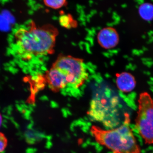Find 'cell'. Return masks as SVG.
Returning a JSON list of instances; mask_svg holds the SVG:
<instances>
[{
	"label": "cell",
	"instance_id": "obj_1",
	"mask_svg": "<svg viewBox=\"0 0 153 153\" xmlns=\"http://www.w3.org/2000/svg\"><path fill=\"white\" fill-rule=\"evenodd\" d=\"M57 28L51 25L37 27L34 22L19 28L14 35V47L18 57L29 60L34 57L52 55L55 52Z\"/></svg>",
	"mask_w": 153,
	"mask_h": 153
},
{
	"label": "cell",
	"instance_id": "obj_2",
	"mask_svg": "<svg viewBox=\"0 0 153 153\" xmlns=\"http://www.w3.org/2000/svg\"><path fill=\"white\" fill-rule=\"evenodd\" d=\"M129 120L108 130L93 126L91 132L96 141L113 153H141L140 148L129 126Z\"/></svg>",
	"mask_w": 153,
	"mask_h": 153
},
{
	"label": "cell",
	"instance_id": "obj_3",
	"mask_svg": "<svg viewBox=\"0 0 153 153\" xmlns=\"http://www.w3.org/2000/svg\"><path fill=\"white\" fill-rule=\"evenodd\" d=\"M122 105L116 96L96 95L91 102L88 114L90 119L105 127L115 128L129 120L128 115H123Z\"/></svg>",
	"mask_w": 153,
	"mask_h": 153
},
{
	"label": "cell",
	"instance_id": "obj_4",
	"mask_svg": "<svg viewBox=\"0 0 153 153\" xmlns=\"http://www.w3.org/2000/svg\"><path fill=\"white\" fill-rule=\"evenodd\" d=\"M63 74L68 84L74 88L82 86L88 74L82 59L70 55H60L52 64Z\"/></svg>",
	"mask_w": 153,
	"mask_h": 153
},
{
	"label": "cell",
	"instance_id": "obj_5",
	"mask_svg": "<svg viewBox=\"0 0 153 153\" xmlns=\"http://www.w3.org/2000/svg\"><path fill=\"white\" fill-rule=\"evenodd\" d=\"M135 126L145 143L153 144V99L147 92L140 94L138 100Z\"/></svg>",
	"mask_w": 153,
	"mask_h": 153
},
{
	"label": "cell",
	"instance_id": "obj_6",
	"mask_svg": "<svg viewBox=\"0 0 153 153\" xmlns=\"http://www.w3.org/2000/svg\"><path fill=\"white\" fill-rule=\"evenodd\" d=\"M98 44L102 48L110 49L116 47L119 43L118 33L112 27H106L102 29L97 34Z\"/></svg>",
	"mask_w": 153,
	"mask_h": 153
},
{
	"label": "cell",
	"instance_id": "obj_7",
	"mask_svg": "<svg viewBox=\"0 0 153 153\" xmlns=\"http://www.w3.org/2000/svg\"><path fill=\"white\" fill-rule=\"evenodd\" d=\"M45 78L49 88L54 92H58L68 84L60 70L53 66L46 72Z\"/></svg>",
	"mask_w": 153,
	"mask_h": 153
},
{
	"label": "cell",
	"instance_id": "obj_8",
	"mask_svg": "<svg viewBox=\"0 0 153 153\" xmlns=\"http://www.w3.org/2000/svg\"><path fill=\"white\" fill-rule=\"evenodd\" d=\"M116 83L119 89L124 93L133 91L136 86V81L133 75L129 72L123 71L116 75Z\"/></svg>",
	"mask_w": 153,
	"mask_h": 153
},
{
	"label": "cell",
	"instance_id": "obj_9",
	"mask_svg": "<svg viewBox=\"0 0 153 153\" xmlns=\"http://www.w3.org/2000/svg\"><path fill=\"white\" fill-rule=\"evenodd\" d=\"M139 13L140 16L146 21L153 20V5L151 3H145L142 4L139 7Z\"/></svg>",
	"mask_w": 153,
	"mask_h": 153
},
{
	"label": "cell",
	"instance_id": "obj_10",
	"mask_svg": "<svg viewBox=\"0 0 153 153\" xmlns=\"http://www.w3.org/2000/svg\"><path fill=\"white\" fill-rule=\"evenodd\" d=\"M60 23L61 26L67 29L74 27L75 25H76L75 23V21L68 16H63L60 17Z\"/></svg>",
	"mask_w": 153,
	"mask_h": 153
},
{
	"label": "cell",
	"instance_id": "obj_11",
	"mask_svg": "<svg viewBox=\"0 0 153 153\" xmlns=\"http://www.w3.org/2000/svg\"><path fill=\"white\" fill-rule=\"evenodd\" d=\"M45 4L49 7L58 9L64 5L66 0H44Z\"/></svg>",
	"mask_w": 153,
	"mask_h": 153
},
{
	"label": "cell",
	"instance_id": "obj_12",
	"mask_svg": "<svg viewBox=\"0 0 153 153\" xmlns=\"http://www.w3.org/2000/svg\"><path fill=\"white\" fill-rule=\"evenodd\" d=\"M7 145V140L2 133L0 132V153L5 149Z\"/></svg>",
	"mask_w": 153,
	"mask_h": 153
},
{
	"label": "cell",
	"instance_id": "obj_13",
	"mask_svg": "<svg viewBox=\"0 0 153 153\" xmlns=\"http://www.w3.org/2000/svg\"><path fill=\"white\" fill-rule=\"evenodd\" d=\"M2 117L1 116V114H0V126H1V124L2 123Z\"/></svg>",
	"mask_w": 153,
	"mask_h": 153
}]
</instances>
